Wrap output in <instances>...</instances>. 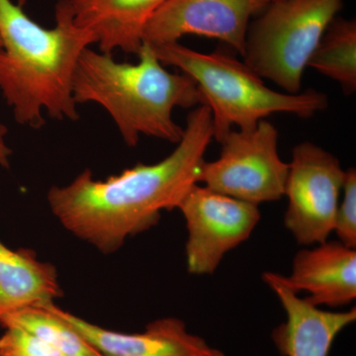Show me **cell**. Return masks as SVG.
<instances>
[{"instance_id": "1", "label": "cell", "mask_w": 356, "mask_h": 356, "mask_svg": "<svg viewBox=\"0 0 356 356\" xmlns=\"http://www.w3.org/2000/svg\"><path fill=\"white\" fill-rule=\"evenodd\" d=\"M214 139L212 114L205 104L189 112L175 151L153 165L137 163L106 180L89 168L65 186H51L47 201L72 235L103 254L120 250L131 236L153 228L161 212L177 209L199 184L206 151Z\"/></svg>"}, {"instance_id": "2", "label": "cell", "mask_w": 356, "mask_h": 356, "mask_svg": "<svg viewBox=\"0 0 356 356\" xmlns=\"http://www.w3.org/2000/svg\"><path fill=\"white\" fill-rule=\"evenodd\" d=\"M55 27L32 20L11 0H0V90L14 119L39 130L46 120L79 118L72 96V79L86 48L96 44L93 35L74 22L67 0L56 6Z\"/></svg>"}, {"instance_id": "3", "label": "cell", "mask_w": 356, "mask_h": 356, "mask_svg": "<svg viewBox=\"0 0 356 356\" xmlns=\"http://www.w3.org/2000/svg\"><path fill=\"white\" fill-rule=\"evenodd\" d=\"M137 56L139 62L129 64L86 48L72 79L74 102L106 110L128 147L137 146L140 136L178 144L184 128L173 120V110L202 104L197 86L182 72L166 70L146 42Z\"/></svg>"}, {"instance_id": "4", "label": "cell", "mask_w": 356, "mask_h": 356, "mask_svg": "<svg viewBox=\"0 0 356 356\" xmlns=\"http://www.w3.org/2000/svg\"><path fill=\"white\" fill-rule=\"evenodd\" d=\"M149 44L161 64L177 67L195 81L202 104L212 114L217 142L233 129L248 130L273 114L308 119L329 106V97L320 91L289 95L269 88L245 63L227 54L200 53L179 42Z\"/></svg>"}, {"instance_id": "5", "label": "cell", "mask_w": 356, "mask_h": 356, "mask_svg": "<svg viewBox=\"0 0 356 356\" xmlns=\"http://www.w3.org/2000/svg\"><path fill=\"white\" fill-rule=\"evenodd\" d=\"M343 0H276L250 23L243 63L289 95L301 90L309 60Z\"/></svg>"}, {"instance_id": "6", "label": "cell", "mask_w": 356, "mask_h": 356, "mask_svg": "<svg viewBox=\"0 0 356 356\" xmlns=\"http://www.w3.org/2000/svg\"><path fill=\"white\" fill-rule=\"evenodd\" d=\"M219 143V159L204 161L199 184L257 206L284 196L289 163L278 154L273 123L266 119L248 130L233 129Z\"/></svg>"}, {"instance_id": "7", "label": "cell", "mask_w": 356, "mask_h": 356, "mask_svg": "<svg viewBox=\"0 0 356 356\" xmlns=\"http://www.w3.org/2000/svg\"><path fill=\"white\" fill-rule=\"evenodd\" d=\"M344 173L339 159L314 143L306 140L293 149L284 224L299 245L325 243L334 233Z\"/></svg>"}, {"instance_id": "8", "label": "cell", "mask_w": 356, "mask_h": 356, "mask_svg": "<svg viewBox=\"0 0 356 356\" xmlns=\"http://www.w3.org/2000/svg\"><path fill=\"white\" fill-rule=\"evenodd\" d=\"M177 209L186 224L187 271L209 275L225 255L247 241L261 220L259 206L193 185Z\"/></svg>"}, {"instance_id": "9", "label": "cell", "mask_w": 356, "mask_h": 356, "mask_svg": "<svg viewBox=\"0 0 356 356\" xmlns=\"http://www.w3.org/2000/svg\"><path fill=\"white\" fill-rule=\"evenodd\" d=\"M268 0H168L145 28L143 42H178L185 35L220 40L243 56L250 23Z\"/></svg>"}, {"instance_id": "10", "label": "cell", "mask_w": 356, "mask_h": 356, "mask_svg": "<svg viewBox=\"0 0 356 356\" xmlns=\"http://www.w3.org/2000/svg\"><path fill=\"white\" fill-rule=\"evenodd\" d=\"M39 306L62 318L104 356H225L202 337L191 334L178 318H158L144 332L125 334L88 322L55 302Z\"/></svg>"}, {"instance_id": "11", "label": "cell", "mask_w": 356, "mask_h": 356, "mask_svg": "<svg viewBox=\"0 0 356 356\" xmlns=\"http://www.w3.org/2000/svg\"><path fill=\"white\" fill-rule=\"evenodd\" d=\"M275 275L296 294L308 293L305 299L312 305H348L356 298V250L339 241L327 240L299 250L289 276Z\"/></svg>"}, {"instance_id": "12", "label": "cell", "mask_w": 356, "mask_h": 356, "mask_svg": "<svg viewBox=\"0 0 356 356\" xmlns=\"http://www.w3.org/2000/svg\"><path fill=\"white\" fill-rule=\"evenodd\" d=\"M262 278L286 314V321L273 332L282 356H329L339 332L356 321L355 307L350 311L323 310L285 287L275 273H266Z\"/></svg>"}, {"instance_id": "13", "label": "cell", "mask_w": 356, "mask_h": 356, "mask_svg": "<svg viewBox=\"0 0 356 356\" xmlns=\"http://www.w3.org/2000/svg\"><path fill=\"white\" fill-rule=\"evenodd\" d=\"M168 0H67L74 22L93 35L100 53L138 55L145 28Z\"/></svg>"}, {"instance_id": "14", "label": "cell", "mask_w": 356, "mask_h": 356, "mask_svg": "<svg viewBox=\"0 0 356 356\" xmlns=\"http://www.w3.org/2000/svg\"><path fill=\"white\" fill-rule=\"evenodd\" d=\"M57 268L31 250H13L0 241V318L63 296Z\"/></svg>"}, {"instance_id": "15", "label": "cell", "mask_w": 356, "mask_h": 356, "mask_svg": "<svg viewBox=\"0 0 356 356\" xmlns=\"http://www.w3.org/2000/svg\"><path fill=\"white\" fill-rule=\"evenodd\" d=\"M308 67L339 84L346 95L356 90V22L334 18L325 30Z\"/></svg>"}, {"instance_id": "16", "label": "cell", "mask_w": 356, "mask_h": 356, "mask_svg": "<svg viewBox=\"0 0 356 356\" xmlns=\"http://www.w3.org/2000/svg\"><path fill=\"white\" fill-rule=\"evenodd\" d=\"M3 329L18 327L36 334L65 356H104L62 318L43 307H28L0 318Z\"/></svg>"}, {"instance_id": "17", "label": "cell", "mask_w": 356, "mask_h": 356, "mask_svg": "<svg viewBox=\"0 0 356 356\" xmlns=\"http://www.w3.org/2000/svg\"><path fill=\"white\" fill-rule=\"evenodd\" d=\"M343 198L337 207L334 233L339 242L356 248V170L350 168L344 173Z\"/></svg>"}, {"instance_id": "18", "label": "cell", "mask_w": 356, "mask_h": 356, "mask_svg": "<svg viewBox=\"0 0 356 356\" xmlns=\"http://www.w3.org/2000/svg\"><path fill=\"white\" fill-rule=\"evenodd\" d=\"M0 337V356H65L36 334L18 327H6Z\"/></svg>"}, {"instance_id": "19", "label": "cell", "mask_w": 356, "mask_h": 356, "mask_svg": "<svg viewBox=\"0 0 356 356\" xmlns=\"http://www.w3.org/2000/svg\"><path fill=\"white\" fill-rule=\"evenodd\" d=\"M8 130L6 126L0 124V166L8 168L10 166V158L13 149L7 146L6 137Z\"/></svg>"}, {"instance_id": "20", "label": "cell", "mask_w": 356, "mask_h": 356, "mask_svg": "<svg viewBox=\"0 0 356 356\" xmlns=\"http://www.w3.org/2000/svg\"><path fill=\"white\" fill-rule=\"evenodd\" d=\"M2 46V42H1V39H0V47Z\"/></svg>"}, {"instance_id": "21", "label": "cell", "mask_w": 356, "mask_h": 356, "mask_svg": "<svg viewBox=\"0 0 356 356\" xmlns=\"http://www.w3.org/2000/svg\"><path fill=\"white\" fill-rule=\"evenodd\" d=\"M269 2H271V1H276V0H268Z\"/></svg>"}]
</instances>
